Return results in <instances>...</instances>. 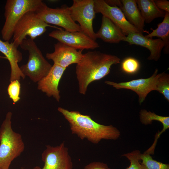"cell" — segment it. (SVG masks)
<instances>
[{
  "label": "cell",
  "instance_id": "cell-11",
  "mask_svg": "<svg viewBox=\"0 0 169 169\" xmlns=\"http://www.w3.org/2000/svg\"><path fill=\"white\" fill-rule=\"evenodd\" d=\"M94 8L95 13H100L102 16L108 18L121 30L125 35L134 33H140L127 20L119 8L110 6L104 0H94Z\"/></svg>",
  "mask_w": 169,
  "mask_h": 169
},
{
  "label": "cell",
  "instance_id": "cell-8",
  "mask_svg": "<svg viewBox=\"0 0 169 169\" xmlns=\"http://www.w3.org/2000/svg\"><path fill=\"white\" fill-rule=\"evenodd\" d=\"M37 14L40 19L49 24L61 27L69 32H82L79 24L72 19L69 7L65 5L56 8H50L46 5Z\"/></svg>",
  "mask_w": 169,
  "mask_h": 169
},
{
  "label": "cell",
  "instance_id": "cell-14",
  "mask_svg": "<svg viewBox=\"0 0 169 169\" xmlns=\"http://www.w3.org/2000/svg\"><path fill=\"white\" fill-rule=\"evenodd\" d=\"M66 69L54 64L48 74L38 82V89L59 102L60 96L58 86Z\"/></svg>",
  "mask_w": 169,
  "mask_h": 169
},
{
  "label": "cell",
  "instance_id": "cell-21",
  "mask_svg": "<svg viewBox=\"0 0 169 169\" xmlns=\"http://www.w3.org/2000/svg\"><path fill=\"white\" fill-rule=\"evenodd\" d=\"M140 118L141 123L146 125L151 124L153 120L161 122L163 126L161 131L163 133L169 128V116L159 115L154 112L142 109L140 112Z\"/></svg>",
  "mask_w": 169,
  "mask_h": 169
},
{
  "label": "cell",
  "instance_id": "cell-18",
  "mask_svg": "<svg viewBox=\"0 0 169 169\" xmlns=\"http://www.w3.org/2000/svg\"><path fill=\"white\" fill-rule=\"evenodd\" d=\"M121 1L122 6L120 9L126 19L140 33L143 34L145 22L137 6L136 0Z\"/></svg>",
  "mask_w": 169,
  "mask_h": 169
},
{
  "label": "cell",
  "instance_id": "cell-5",
  "mask_svg": "<svg viewBox=\"0 0 169 169\" xmlns=\"http://www.w3.org/2000/svg\"><path fill=\"white\" fill-rule=\"evenodd\" d=\"M19 46L28 53V62L19 67L20 70L33 82H38L48 74L52 66L44 57L34 40L27 39Z\"/></svg>",
  "mask_w": 169,
  "mask_h": 169
},
{
  "label": "cell",
  "instance_id": "cell-10",
  "mask_svg": "<svg viewBox=\"0 0 169 169\" xmlns=\"http://www.w3.org/2000/svg\"><path fill=\"white\" fill-rule=\"evenodd\" d=\"M49 37L76 49H94L99 48V44L82 32H70L56 29L49 33Z\"/></svg>",
  "mask_w": 169,
  "mask_h": 169
},
{
  "label": "cell",
  "instance_id": "cell-23",
  "mask_svg": "<svg viewBox=\"0 0 169 169\" xmlns=\"http://www.w3.org/2000/svg\"><path fill=\"white\" fill-rule=\"evenodd\" d=\"M141 163L146 169H169V165L165 164L153 159L151 155L143 153L141 154Z\"/></svg>",
  "mask_w": 169,
  "mask_h": 169
},
{
  "label": "cell",
  "instance_id": "cell-20",
  "mask_svg": "<svg viewBox=\"0 0 169 169\" xmlns=\"http://www.w3.org/2000/svg\"><path fill=\"white\" fill-rule=\"evenodd\" d=\"M152 31L145 37L152 38L157 37L161 39L164 43V51L165 53L168 54L169 52V13L165 12V15L162 22L159 23L157 28L154 29H151Z\"/></svg>",
  "mask_w": 169,
  "mask_h": 169
},
{
  "label": "cell",
  "instance_id": "cell-27",
  "mask_svg": "<svg viewBox=\"0 0 169 169\" xmlns=\"http://www.w3.org/2000/svg\"><path fill=\"white\" fill-rule=\"evenodd\" d=\"M84 169H110L106 164L100 162H94L86 165Z\"/></svg>",
  "mask_w": 169,
  "mask_h": 169
},
{
  "label": "cell",
  "instance_id": "cell-15",
  "mask_svg": "<svg viewBox=\"0 0 169 169\" xmlns=\"http://www.w3.org/2000/svg\"><path fill=\"white\" fill-rule=\"evenodd\" d=\"M18 47L13 42L9 43L8 41H3L0 39V52L4 55L10 66V82L15 80L19 81L21 78L24 79L25 77L18 65L23 57Z\"/></svg>",
  "mask_w": 169,
  "mask_h": 169
},
{
  "label": "cell",
  "instance_id": "cell-31",
  "mask_svg": "<svg viewBox=\"0 0 169 169\" xmlns=\"http://www.w3.org/2000/svg\"><path fill=\"white\" fill-rule=\"evenodd\" d=\"M38 166H36L34 167L33 169H38Z\"/></svg>",
  "mask_w": 169,
  "mask_h": 169
},
{
  "label": "cell",
  "instance_id": "cell-26",
  "mask_svg": "<svg viewBox=\"0 0 169 169\" xmlns=\"http://www.w3.org/2000/svg\"><path fill=\"white\" fill-rule=\"evenodd\" d=\"M20 88L21 84L19 81L18 80L10 82L8 87L7 91L8 95L14 103L17 102L20 99Z\"/></svg>",
  "mask_w": 169,
  "mask_h": 169
},
{
  "label": "cell",
  "instance_id": "cell-1",
  "mask_svg": "<svg viewBox=\"0 0 169 169\" xmlns=\"http://www.w3.org/2000/svg\"><path fill=\"white\" fill-rule=\"evenodd\" d=\"M120 60L115 55L100 51H88L83 54L76 67L79 93L85 95L88 86L91 83L107 75L111 66L120 63Z\"/></svg>",
  "mask_w": 169,
  "mask_h": 169
},
{
  "label": "cell",
  "instance_id": "cell-4",
  "mask_svg": "<svg viewBox=\"0 0 169 169\" xmlns=\"http://www.w3.org/2000/svg\"><path fill=\"white\" fill-rule=\"evenodd\" d=\"M47 5L41 0H7L4 7L5 21L1 31L2 38L8 41L13 37L18 22L26 13H38Z\"/></svg>",
  "mask_w": 169,
  "mask_h": 169
},
{
  "label": "cell",
  "instance_id": "cell-2",
  "mask_svg": "<svg viewBox=\"0 0 169 169\" xmlns=\"http://www.w3.org/2000/svg\"><path fill=\"white\" fill-rule=\"evenodd\" d=\"M58 110L69 122L72 133L82 140L86 139L92 143L98 144L102 139L116 140L120 136V132L116 128L112 125L99 124L89 115L61 107H59Z\"/></svg>",
  "mask_w": 169,
  "mask_h": 169
},
{
  "label": "cell",
  "instance_id": "cell-12",
  "mask_svg": "<svg viewBox=\"0 0 169 169\" xmlns=\"http://www.w3.org/2000/svg\"><path fill=\"white\" fill-rule=\"evenodd\" d=\"M158 71L157 69H156L152 75L147 78H141L118 83L105 81V83L112 86L116 89H125L134 91L138 95V101L141 105L145 100L148 93L152 90H155L158 76Z\"/></svg>",
  "mask_w": 169,
  "mask_h": 169
},
{
  "label": "cell",
  "instance_id": "cell-13",
  "mask_svg": "<svg viewBox=\"0 0 169 169\" xmlns=\"http://www.w3.org/2000/svg\"><path fill=\"white\" fill-rule=\"evenodd\" d=\"M83 50L78 51L59 42L54 44V51L47 53L46 57L51 60L54 64L66 68L69 65L78 63L82 59Z\"/></svg>",
  "mask_w": 169,
  "mask_h": 169
},
{
  "label": "cell",
  "instance_id": "cell-6",
  "mask_svg": "<svg viewBox=\"0 0 169 169\" xmlns=\"http://www.w3.org/2000/svg\"><path fill=\"white\" fill-rule=\"evenodd\" d=\"M50 27L60 30L61 28L49 24L40 19L37 13L29 11L25 13L16 24L13 31V42L18 47L27 37L34 40L44 34L47 28Z\"/></svg>",
  "mask_w": 169,
  "mask_h": 169
},
{
  "label": "cell",
  "instance_id": "cell-3",
  "mask_svg": "<svg viewBox=\"0 0 169 169\" xmlns=\"http://www.w3.org/2000/svg\"><path fill=\"white\" fill-rule=\"evenodd\" d=\"M12 113L8 112L0 128V169H9L12 162L24 150L21 135L12 127Z\"/></svg>",
  "mask_w": 169,
  "mask_h": 169
},
{
  "label": "cell",
  "instance_id": "cell-24",
  "mask_svg": "<svg viewBox=\"0 0 169 169\" xmlns=\"http://www.w3.org/2000/svg\"><path fill=\"white\" fill-rule=\"evenodd\" d=\"M141 154L140 151L135 150L122 155V156L127 158L130 162V166L126 169H146L140 162Z\"/></svg>",
  "mask_w": 169,
  "mask_h": 169
},
{
  "label": "cell",
  "instance_id": "cell-29",
  "mask_svg": "<svg viewBox=\"0 0 169 169\" xmlns=\"http://www.w3.org/2000/svg\"><path fill=\"white\" fill-rule=\"evenodd\" d=\"M105 2L109 5L111 6H115L121 8L122 4L121 0H106Z\"/></svg>",
  "mask_w": 169,
  "mask_h": 169
},
{
  "label": "cell",
  "instance_id": "cell-19",
  "mask_svg": "<svg viewBox=\"0 0 169 169\" xmlns=\"http://www.w3.org/2000/svg\"><path fill=\"white\" fill-rule=\"evenodd\" d=\"M136 2L145 22L149 23L156 18L164 17L165 12L158 8L154 0H136Z\"/></svg>",
  "mask_w": 169,
  "mask_h": 169
},
{
  "label": "cell",
  "instance_id": "cell-16",
  "mask_svg": "<svg viewBox=\"0 0 169 169\" xmlns=\"http://www.w3.org/2000/svg\"><path fill=\"white\" fill-rule=\"evenodd\" d=\"M125 41L130 45H139L147 48L150 53L147 59L156 61L160 59L161 51L165 46L164 42L160 38L153 39L148 38L142 34L137 33L128 35Z\"/></svg>",
  "mask_w": 169,
  "mask_h": 169
},
{
  "label": "cell",
  "instance_id": "cell-17",
  "mask_svg": "<svg viewBox=\"0 0 169 169\" xmlns=\"http://www.w3.org/2000/svg\"><path fill=\"white\" fill-rule=\"evenodd\" d=\"M96 37L103 41L110 43H118L125 41L126 36L121 30L108 18L102 16L100 27L95 33Z\"/></svg>",
  "mask_w": 169,
  "mask_h": 169
},
{
  "label": "cell",
  "instance_id": "cell-22",
  "mask_svg": "<svg viewBox=\"0 0 169 169\" xmlns=\"http://www.w3.org/2000/svg\"><path fill=\"white\" fill-rule=\"evenodd\" d=\"M155 90L158 91L169 101V75L164 72L158 74Z\"/></svg>",
  "mask_w": 169,
  "mask_h": 169
},
{
  "label": "cell",
  "instance_id": "cell-7",
  "mask_svg": "<svg viewBox=\"0 0 169 169\" xmlns=\"http://www.w3.org/2000/svg\"><path fill=\"white\" fill-rule=\"evenodd\" d=\"M69 9L72 19L78 22L82 32L95 41L97 38L93 26L96 14L94 0H74Z\"/></svg>",
  "mask_w": 169,
  "mask_h": 169
},
{
  "label": "cell",
  "instance_id": "cell-28",
  "mask_svg": "<svg viewBox=\"0 0 169 169\" xmlns=\"http://www.w3.org/2000/svg\"><path fill=\"white\" fill-rule=\"evenodd\" d=\"M155 4L159 9L169 13V2L166 0H155Z\"/></svg>",
  "mask_w": 169,
  "mask_h": 169
},
{
  "label": "cell",
  "instance_id": "cell-30",
  "mask_svg": "<svg viewBox=\"0 0 169 169\" xmlns=\"http://www.w3.org/2000/svg\"><path fill=\"white\" fill-rule=\"evenodd\" d=\"M0 58H3V59H6V57H5L1 56H0Z\"/></svg>",
  "mask_w": 169,
  "mask_h": 169
},
{
  "label": "cell",
  "instance_id": "cell-9",
  "mask_svg": "<svg viewBox=\"0 0 169 169\" xmlns=\"http://www.w3.org/2000/svg\"><path fill=\"white\" fill-rule=\"evenodd\" d=\"M42 158L44 165L38 169H72L71 159L64 142L55 146H46Z\"/></svg>",
  "mask_w": 169,
  "mask_h": 169
},
{
  "label": "cell",
  "instance_id": "cell-25",
  "mask_svg": "<svg viewBox=\"0 0 169 169\" xmlns=\"http://www.w3.org/2000/svg\"><path fill=\"white\" fill-rule=\"evenodd\" d=\"M140 67L139 62L136 59L129 57L125 59L122 62L121 68L125 72L133 74L137 72Z\"/></svg>",
  "mask_w": 169,
  "mask_h": 169
}]
</instances>
